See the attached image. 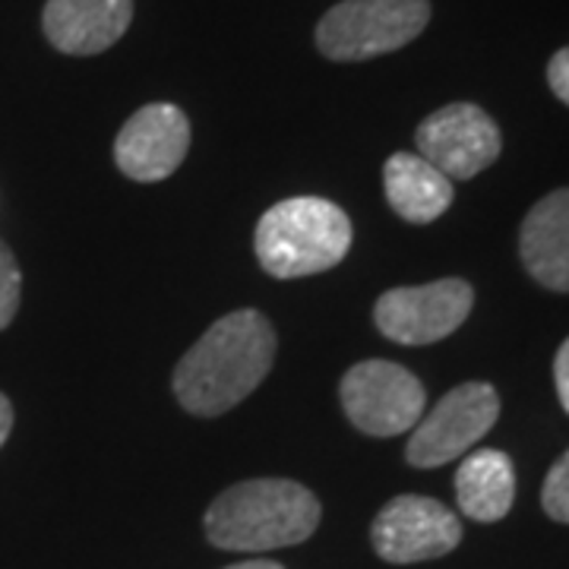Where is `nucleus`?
Here are the masks:
<instances>
[{
    "instance_id": "f257e3e1",
    "label": "nucleus",
    "mask_w": 569,
    "mask_h": 569,
    "mask_svg": "<svg viewBox=\"0 0 569 569\" xmlns=\"http://www.w3.org/2000/svg\"><path fill=\"white\" fill-rule=\"evenodd\" d=\"M276 361V329L260 310H234L209 326L174 370V396L190 415L216 418L244 402Z\"/></svg>"
},
{
    "instance_id": "f03ea898",
    "label": "nucleus",
    "mask_w": 569,
    "mask_h": 569,
    "mask_svg": "<svg viewBox=\"0 0 569 569\" xmlns=\"http://www.w3.org/2000/svg\"><path fill=\"white\" fill-rule=\"evenodd\" d=\"M320 526V500L298 481L253 478L206 509V538L222 550H276L307 541Z\"/></svg>"
},
{
    "instance_id": "7ed1b4c3",
    "label": "nucleus",
    "mask_w": 569,
    "mask_h": 569,
    "mask_svg": "<svg viewBox=\"0 0 569 569\" xmlns=\"http://www.w3.org/2000/svg\"><path fill=\"white\" fill-rule=\"evenodd\" d=\"M253 244L260 266L276 279L317 276L346 260L351 247V222L329 200L291 197L266 209Z\"/></svg>"
},
{
    "instance_id": "20e7f679",
    "label": "nucleus",
    "mask_w": 569,
    "mask_h": 569,
    "mask_svg": "<svg viewBox=\"0 0 569 569\" xmlns=\"http://www.w3.org/2000/svg\"><path fill=\"white\" fill-rule=\"evenodd\" d=\"M427 20V0H342L317 26V48L329 61H370L406 48Z\"/></svg>"
},
{
    "instance_id": "39448f33",
    "label": "nucleus",
    "mask_w": 569,
    "mask_h": 569,
    "mask_svg": "<svg viewBox=\"0 0 569 569\" xmlns=\"http://www.w3.org/2000/svg\"><path fill=\"white\" fill-rule=\"evenodd\" d=\"M500 418V396L490 383H462L447 392L411 427L406 459L415 468H437L475 447Z\"/></svg>"
},
{
    "instance_id": "423d86ee",
    "label": "nucleus",
    "mask_w": 569,
    "mask_h": 569,
    "mask_svg": "<svg viewBox=\"0 0 569 569\" xmlns=\"http://www.w3.org/2000/svg\"><path fill=\"white\" fill-rule=\"evenodd\" d=\"M342 408L348 421L370 437H399L421 421L425 387L392 361H361L342 377Z\"/></svg>"
},
{
    "instance_id": "0eeeda50",
    "label": "nucleus",
    "mask_w": 569,
    "mask_h": 569,
    "mask_svg": "<svg viewBox=\"0 0 569 569\" xmlns=\"http://www.w3.org/2000/svg\"><path fill=\"white\" fill-rule=\"evenodd\" d=\"M475 291L462 279H440L415 288H392L377 307V329L399 346H430L466 323Z\"/></svg>"
},
{
    "instance_id": "6e6552de",
    "label": "nucleus",
    "mask_w": 569,
    "mask_h": 569,
    "mask_svg": "<svg viewBox=\"0 0 569 569\" xmlns=\"http://www.w3.org/2000/svg\"><path fill=\"white\" fill-rule=\"evenodd\" d=\"M370 541L387 563H421L459 548L462 522L440 500L406 493L377 512Z\"/></svg>"
},
{
    "instance_id": "1a4fd4ad",
    "label": "nucleus",
    "mask_w": 569,
    "mask_h": 569,
    "mask_svg": "<svg viewBox=\"0 0 569 569\" xmlns=\"http://www.w3.org/2000/svg\"><path fill=\"white\" fill-rule=\"evenodd\" d=\"M418 156L427 159L449 181H468L497 162L500 156V130L488 111L478 104L456 102L433 111L415 133Z\"/></svg>"
},
{
    "instance_id": "9d476101",
    "label": "nucleus",
    "mask_w": 569,
    "mask_h": 569,
    "mask_svg": "<svg viewBox=\"0 0 569 569\" xmlns=\"http://www.w3.org/2000/svg\"><path fill=\"white\" fill-rule=\"evenodd\" d=\"M190 149V121L178 104H146L123 123L114 140V162L130 181H164L181 168Z\"/></svg>"
},
{
    "instance_id": "9b49d317",
    "label": "nucleus",
    "mask_w": 569,
    "mask_h": 569,
    "mask_svg": "<svg viewBox=\"0 0 569 569\" xmlns=\"http://www.w3.org/2000/svg\"><path fill=\"white\" fill-rule=\"evenodd\" d=\"M133 0H48L44 36L63 54H102L127 32Z\"/></svg>"
},
{
    "instance_id": "f8f14e48",
    "label": "nucleus",
    "mask_w": 569,
    "mask_h": 569,
    "mask_svg": "<svg viewBox=\"0 0 569 569\" xmlns=\"http://www.w3.org/2000/svg\"><path fill=\"white\" fill-rule=\"evenodd\" d=\"M519 253L535 282L569 291V190H553L531 206L519 234Z\"/></svg>"
},
{
    "instance_id": "ddd939ff",
    "label": "nucleus",
    "mask_w": 569,
    "mask_h": 569,
    "mask_svg": "<svg viewBox=\"0 0 569 569\" xmlns=\"http://www.w3.org/2000/svg\"><path fill=\"white\" fill-rule=\"evenodd\" d=\"M383 190L399 219L430 224L452 203V181L418 152H396L383 164Z\"/></svg>"
},
{
    "instance_id": "4468645a",
    "label": "nucleus",
    "mask_w": 569,
    "mask_h": 569,
    "mask_svg": "<svg viewBox=\"0 0 569 569\" xmlns=\"http://www.w3.org/2000/svg\"><path fill=\"white\" fill-rule=\"evenodd\" d=\"M456 497L468 519L500 522L516 500V468L500 449H478L456 471Z\"/></svg>"
},
{
    "instance_id": "2eb2a0df",
    "label": "nucleus",
    "mask_w": 569,
    "mask_h": 569,
    "mask_svg": "<svg viewBox=\"0 0 569 569\" xmlns=\"http://www.w3.org/2000/svg\"><path fill=\"white\" fill-rule=\"evenodd\" d=\"M22 295V272L17 266V257L10 253V247L0 241V329L13 323L17 310H20Z\"/></svg>"
},
{
    "instance_id": "dca6fc26",
    "label": "nucleus",
    "mask_w": 569,
    "mask_h": 569,
    "mask_svg": "<svg viewBox=\"0 0 569 569\" xmlns=\"http://www.w3.org/2000/svg\"><path fill=\"white\" fill-rule=\"evenodd\" d=\"M541 503H545V512L553 522H569V449L548 471Z\"/></svg>"
},
{
    "instance_id": "f3484780",
    "label": "nucleus",
    "mask_w": 569,
    "mask_h": 569,
    "mask_svg": "<svg viewBox=\"0 0 569 569\" xmlns=\"http://www.w3.org/2000/svg\"><path fill=\"white\" fill-rule=\"evenodd\" d=\"M548 82L553 96L563 104H569V48H560L548 63Z\"/></svg>"
},
{
    "instance_id": "a211bd4d",
    "label": "nucleus",
    "mask_w": 569,
    "mask_h": 569,
    "mask_svg": "<svg viewBox=\"0 0 569 569\" xmlns=\"http://www.w3.org/2000/svg\"><path fill=\"white\" fill-rule=\"evenodd\" d=\"M553 383H557L560 406L567 408V415H569V339L560 346L557 358H553Z\"/></svg>"
},
{
    "instance_id": "6ab92c4d",
    "label": "nucleus",
    "mask_w": 569,
    "mask_h": 569,
    "mask_svg": "<svg viewBox=\"0 0 569 569\" xmlns=\"http://www.w3.org/2000/svg\"><path fill=\"white\" fill-rule=\"evenodd\" d=\"M10 430H13V406H10L7 396H0V447L7 443Z\"/></svg>"
},
{
    "instance_id": "aec40b11",
    "label": "nucleus",
    "mask_w": 569,
    "mask_h": 569,
    "mask_svg": "<svg viewBox=\"0 0 569 569\" xmlns=\"http://www.w3.org/2000/svg\"><path fill=\"white\" fill-rule=\"evenodd\" d=\"M224 569H284V567L272 563V560H247V563H234V567H224Z\"/></svg>"
}]
</instances>
